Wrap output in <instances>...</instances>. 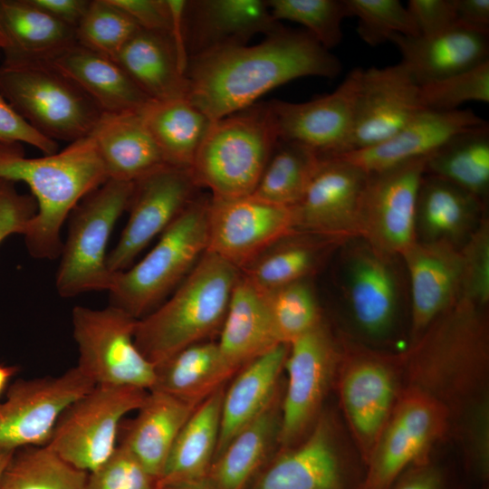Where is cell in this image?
Instances as JSON below:
<instances>
[{
  "label": "cell",
  "instance_id": "1",
  "mask_svg": "<svg viewBox=\"0 0 489 489\" xmlns=\"http://www.w3.org/2000/svg\"><path fill=\"white\" fill-rule=\"evenodd\" d=\"M404 388L446 411L465 462L489 463V322L485 306L460 295L403 352Z\"/></svg>",
  "mask_w": 489,
  "mask_h": 489
},
{
  "label": "cell",
  "instance_id": "2",
  "mask_svg": "<svg viewBox=\"0 0 489 489\" xmlns=\"http://www.w3.org/2000/svg\"><path fill=\"white\" fill-rule=\"evenodd\" d=\"M341 62L307 31L282 26L254 45L189 58L187 98L211 120L254 105L271 90L302 77L333 79Z\"/></svg>",
  "mask_w": 489,
  "mask_h": 489
},
{
  "label": "cell",
  "instance_id": "3",
  "mask_svg": "<svg viewBox=\"0 0 489 489\" xmlns=\"http://www.w3.org/2000/svg\"><path fill=\"white\" fill-rule=\"evenodd\" d=\"M0 179L25 183L37 211L22 235L35 259L59 258L61 230L76 205L109 177L91 133L62 151L27 158L20 143H0Z\"/></svg>",
  "mask_w": 489,
  "mask_h": 489
},
{
  "label": "cell",
  "instance_id": "4",
  "mask_svg": "<svg viewBox=\"0 0 489 489\" xmlns=\"http://www.w3.org/2000/svg\"><path fill=\"white\" fill-rule=\"evenodd\" d=\"M241 272L206 252L156 310L137 321L134 340L155 366L220 332Z\"/></svg>",
  "mask_w": 489,
  "mask_h": 489
},
{
  "label": "cell",
  "instance_id": "5",
  "mask_svg": "<svg viewBox=\"0 0 489 489\" xmlns=\"http://www.w3.org/2000/svg\"><path fill=\"white\" fill-rule=\"evenodd\" d=\"M279 139L268 103L213 120L190 167L215 199L250 196Z\"/></svg>",
  "mask_w": 489,
  "mask_h": 489
},
{
  "label": "cell",
  "instance_id": "6",
  "mask_svg": "<svg viewBox=\"0 0 489 489\" xmlns=\"http://www.w3.org/2000/svg\"><path fill=\"white\" fill-rule=\"evenodd\" d=\"M211 197H196L137 264L115 273L110 305L139 320L161 305L207 250Z\"/></svg>",
  "mask_w": 489,
  "mask_h": 489
},
{
  "label": "cell",
  "instance_id": "7",
  "mask_svg": "<svg viewBox=\"0 0 489 489\" xmlns=\"http://www.w3.org/2000/svg\"><path fill=\"white\" fill-rule=\"evenodd\" d=\"M0 93L36 130L70 143L90 135L103 111L71 78L43 62L3 61Z\"/></svg>",
  "mask_w": 489,
  "mask_h": 489
},
{
  "label": "cell",
  "instance_id": "8",
  "mask_svg": "<svg viewBox=\"0 0 489 489\" xmlns=\"http://www.w3.org/2000/svg\"><path fill=\"white\" fill-rule=\"evenodd\" d=\"M334 385L346 429L363 467L405 387L403 353L340 340Z\"/></svg>",
  "mask_w": 489,
  "mask_h": 489
},
{
  "label": "cell",
  "instance_id": "9",
  "mask_svg": "<svg viewBox=\"0 0 489 489\" xmlns=\"http://www.w3.org/2000/svg\"><path fill=\"white\" fill-rule=\"evenodd\" d=\"M132 191L131 182L108 179L72 209L55 277L60 296L110 289L114 273L107 265V245Z\"/></svg>",
  "mask_w": 489,
  "mask_h": 489
},
{
  "label": "cell",
  "instance_id": "10",
  "mask_svg": "<svg viewBox=\"0 0 489 489\" xmlns=\"http://www.w3.org/2000/svg\"><path fill=\"white\" fill-rule=\"evenodd\" d=\"M137 319L108 305L102 309L75 306L72 322L77 344V367L95 385L150 390L156 367L138 349Z\"/></svg>",
  "mask_w": 489,
  "mask_h": 489
},
{
  "label": "cell",
  "instance_id": "11",
  "mask_svg": "<svg viewBox=\"0 0 489 489\" xmlns=\"http://www.w3.org/2000/svg\"><path fill=\"white\" fill-rule=\"evenodd\" d=\"M450 434L445 408L425 393L404 388L364 464L359 489H390L407 470L430 461L433 448Z\"/></svg>",
  "mask_w": 489,
  "mask_h": 489
},
{
  "label": "cell",
  "instance_id": "12",
  "mask_svg": "<svg viewBox=\"0 0 489 489\" xmlns=\"http://www.w3.org/2000/svg\"><path fill=\"white\" fill-rule=\"evenodd\" d=\"M254 489H359L361 462L349 433L322 411L296 445L279 448Z\"/></svg>",
  "mask_w": 489,
  "mask_h": 489
},
{
  "label": "cell",
  "instance_id": "13",
  "mask_svg": "<svg viewBox=\"0 0 489 489\" xmlns=\"http://www.w3.org/2000/svg\"><path fill=\"white\" fill-rule=\"evenodd\" d=\"M148 391L94 386L63 410L46 445L76 468L94 472L116 450L122 418L140 407Z\"/></svg>",
  "mask_w": 489,
  "mask_h": 489
},
{
  "label": "cell",
  "instance_id": "14",
  "mask_svg": "<svg viewBox=\"0 0 489 489\" xmlns=\"http://www.w3.org/2000/svg\"><path fill=\"white\" fill-rule=\"evenodd\" d=\"M340 354V340L323 321L288 345L279 448L302 440L322 413L324 400L335 382Z\"/></svg>",
  "mask_w": 489,
  "mask_h": 489
},
{
  "label": "cell",
  "instance_id": "15",
  "mask_svg": "<svg viewBox=\"0 0 489 489\" xmlns=\"http://www.w3.org/2000/svg\"><path fill=\"white\" fill-rule=\"evenodd\" d=\"M427 158L368 175L359 209L358 235L386 255L401 254L416 241L417 198Z\"/></svg>",
  "mask_w": 489,
  "mask_h": 489
},
{
  "label": "cell",
  "instance_id": "16",
  "mask_svg": "<svg viewBox=\"0 0 489 489\" xmlns=\"http://www.w3.org/2000/svg\"><path fill=\"white\" fill-rule=\"evenodd\" d=\"M94 386L77 366L59 376L15 380L0 402V448L46 445L63 410Z\"/></svg>",
  "mask_w": 489,
  "mask_h": 489
},
{
  "label": "cell",
  "instance_id": "17",
  "mask_svg": "<svg viewBox=\"0 0 489 489\" xmlns=\"http://www.w3.org/2000/svg\"><path fill=\"white\" fill-rule=\"evenodd\" d=\"M190 168L166 166L135 181L128 222L107 255L110 272L129 268L138 255L159 236L197 197Z\"/></svg>",
  "mask_w": 489,
  "mask_h": 489
},
{
  "label": "cell",
  "instance_id": "18",
  "mask_svg": "<svg viewBox=\"0 0 489 489\" xmlns=\"http://www.w3.org/2000/svg\"><path fill=\"white\" fill-rule=\"evenodd\" d=\"M295 231L293 206L270 204L251 195L210 197L206 252L240 272L267 247Z\"/></svg>",
  "mask_w": 489,
  "mask_h": 489
},
{
  "label": "cell",
  "instance_id": "19",
  "mask_svg": "<svg viewBox=\"0 0 489 489\" xmlns=\"http://www.w3.org/2000/svg\"><path fill=\"white\" fill-rule=\"evenodd\" d=\"M361 69H353L331 93L309 101L267 102L279 139L302 144L322 158L349 151Z\"/></svg>",
  "mask_w": 489,
  "mask_h": 489
},
{
  "label": "cell",
  "instance_id": "20",
  "mask_svg": "<svg viewBox=\"0 0 489 489\" xmlns=\"http://www.w3.org/2000/svg\"><path fill=\"white\" fill-rule=\"evenodd\" d=\"M423 110L419 85L401 62L361 69L349 151L386 140Z\"/></svg>",
  "mask_w": 489,
  "mask_h": 489
},
{
  "label": "cell",
  "instance_id": "21",
  "mask_svg": "<svg viewBox=\"0 0 489 489\" xmlns=\"http://www.w3.org/2000/svg\"><path fill=\"white\" fill-rule=\"evenodd\" d=\"M368 174L337 158H322L301 201L293 206L298 232L334 241L358 235Z\"/></svg>",
  "mask_w": 489,
  "mask_h": 489
},
{
  "label": "cell",
  "instance_id": "22",
  "mask_svg": "<svg viewBox=\"0 0 489 489\" xmlns=\"http://www.w3.org/2000/svg\"><path fill=\"white\" fill-rule=\"evenodd\" d=\"M401 255L410 281L411 343L460 296L463 259L445 239L416 240Z\"/></svg>",
  "mask_w": 489,
  "mask_h": 489
},
{
  "label": "cell",
  "instance_id": "23",
  "mask_svg": "<svg viewBox=\"0 0 489 489\" xmlns=\"http://www.w3.org/2000/svg\"><path fill=\"white\" fill-rule=\"evenodd\" d=\"M485 123L486 120L471 110H423L386 140L335 157L368 175L374 174L409 160L427 158L455 136Z\"/></svg>",
  "mask_w": 489,
  "mask_h": 489
},
{
  "label": "cell",
  "instance_id": "24",
  "mask_svg": "<svg viewBox=\"0 0 489 489\" xmlns=\"http://www.w3.org/2000/svg\"><path fill=\"white\" fill-rule=\"evenodd\" d=\"M189 58L247 44L258 34L269 35L283 25L264 0H192L186 9Z\"/></svg>",
  "mask_w": 489,
  "mask_h": 489
},
{
  "label": "cell",
  "instance_id": "25",
  "mask_svg": "<svg viewBox=\"0 0 489 489\" xmlns=\"http://www.w3.org/2000/svg\"><path fill=\"white\" fill-rule=\"evenodd\" d=\"M346 271L347 299L355 324L370 338L392 329L398 312V288L386 254L367 244L354 250Z\"/></svg>",
  "mask_w": 489,
  "mask_h": 489
},
{
  "label": "cell",
  "instance_id": "26",
  "mask_svg": "<svg viewBox=\"0 0 489 489\" xmlns=\"http://www.w3.org/2000/svg\"><path fill=\"white\" fill-rule=\"evenodd\" d=\"M488 35L458 26L431 36L396 34L389 42L397 46L401 62L422 86L489 61Z\"/></svg>",
  "mask_w": 489,
  "mask_h": 489
},
{
  "label": "cell",
  "instance_id": "27",
  "mask_svg": "<svg viewBox=\"0 0 489 489\" xmlns=\"http://www.w3.org/2000/svg\"><path fill=\"white\" fill-rule=\"evenodd\" d=\"M199 404L149 390L136 417L124 427L120 445L159 479L180 430Z\"/></svg>",
  "mask_w": 489,
  "mask_h": 489
},
{
  "label": "cell",
  "instance_id": "28",
  "mask_svg": "<svg viewBox=\"0 0 489 489\" xmlns=\"http://www.w3.org/2000/svg\"><path fill=\"white\" fill-rule=\"evenodd\" d=\"M91 135L109 179L134 183L169 166L139 111L103 113Z\"/></svg>",
  "mask_w": 489,
  "mask_h": 489
},
{
  "label": "cell",
  "instance_id": "29",
  "mask_svg": "<svg viewBox=\"0 0 489 489\" xmlns=\"http://www.w3.org/2000/svg\"><path fill=\"white\" fill-rule=\"evenodd\" d=\"M77 83L103 113L139 111L150 99L112 59L77 42L44 61Z\"/></svg>",
  "mask_w": 489,
  "mask_h": 489
},
{
  "label": "cell",
  "instance_id": "30",
  "mask_svg": "<svg viewBox=\"0 0 489 489\" xmlns=\"http://www.w3.org/2000/svg\"><path fill=\"white\" fill-rule=\"evenodd\" d=\"M288 345L278 344L245 364L225 386L219 439L215 458L230 440L283 388L282 376Z\"/></svg>",
  "mask_w": 489,
  "mask_h": 489
},
{
  "label": "cell",
  "instance_id": "31",
  "mask_svg": "<svg viewBox=\"0 0 489 489\" xmlns=\"http://www.w3.org/2000/svg\"><path fill=\"white\" fill-rule=\"evenodd\" d=\"M217 344L225 360L236 370L283 344L276 336L264 294L242 273L234 288Z\"/></svg>",
  "mask_w": 489,
  "mask_h": 489
},
{
  "label": "cell",
  "instance_id": "32",
  "mask_svg": "<svg viewBox=\"0 0 489 489\" xmlns=\"http://www.w3.org/2000/svg\"><path fill=\"white\" fill-rule=\"evenodd\" d=\"M76 42L74 28L30 0H0V49L4 61H44Z\"/></svg>",
  "mask_w": 489,
  "mask_h": 489
},
{
  "label": "cell",
  "instance_id": "33",
  "mask_svg": "<svg viewBox=\"0 0 489 489\" xmlns=\"http://www.w3.org/2000/svg\"><path fill=\"white\" fill-rule=\"evenodd\" d=\"M225 386L203 400L183 426L158 479L161 489L185 487L209 471L219 439Z\"/></svg>",
  "mask_w": 489,
  "mask_h": 489
},
{
  "label": "cell",
  "instance_id": "34",
  "mask_svg": "<svg viewBox=\"0 0 489 489\" xmlns=\"http://www.w3.org/2000/svg\"><path fill=\"white\" fill-rule=\"evenodd\" d=\"M114 61L150 100L187 98V78L168 34L140 28Z\"/></svg>",
  "mask_w": 489,
  "mask_h": 489
},
{
  "label": "cell",
  "instance_id": "35",
  "mask_svg": "<svg viewBox=\"0 0 489 489\" xmlns=\"http://www.w3.org/2000/svg\"><path fill=\"white\" fill-rule=\"evenodd\" d=\"M283 388L225 446L212 464L216 489H244L267 456L279 447Z\"/></svg>",
  "mask_w": 489,
  "mask_h": 489
},
{
  "label": "cell",
  "instance_id": "36",
  "mask_svg": "<svg viewBox=\"0 0 489 489\" xmlns=\"http://www.w3.org/2000/svg\"><path fill=\"white\" fill-rule=\"evenodd\" d=\"M155 367L152 389L197 404L226 385L238 371L225 360L217 341L212 340L188 346Z\"/></svg>",
  "mask_w": 489,
  "mask_h": 489
},
{
  "label": "cell",
  "instance_id": "37",
  "mask_svg": "<svg viewBox=\"0 0 489 489\" xmlns=\"http://www.w3.org/2000/svg\"><path fill=\"white\" fill-rule=\"evenodd\" d=\"M139 113L167 164L190 168L213 120L187 98L150 100Z\"/></svg>",
  "mask_w": 489,
  "mask_h": 489
},
{
  "label": "cell",
  "instance_id": "38",
  "mask_svg": "<svg viewBox=\"0 0 489 489\" xmlns=\"http://www.w3.org/2000/svg\"><path fill=\"white\" fill-rule=\"evenodd\" d=\"M333 241L295 231L263 251L241 273L262 292L305 280Z\"/></svg>",
  "mask_w": 489,
  "mask_h": 489
},
{
  "label": "cell",
  "instance_id": "39",
  "mask_svg": "<svg viewBox=\"0 0 489 489\" xmlns=\"http://www.w3.org/2000/svg\"><path fill=\"white\" fill-rule=\"evenodd\" d=\"M444 178L481 202L489 187V126L464 131L427 158L426 174Z\"/></svg>",
  "mask_w": 489,
  "mask_h": 489
},
{
  "label": "cell",
  "instance_id": "40",
  "mask_svg": "<svg viewBox=\"0 0 489 489\" xmlns=\"http://www.w3.org/2000/svg\"><path fill=\"white\" fill-rule=\"evenodd\" d=\"M321 158L302 144L278 139L251 196L273 205L295 206Z\"/></svg>",
  "mask_w": 489,
  "mask_h": 489
},
{
  "label": "cell",
  "instance_id": "41",
  "mask_svg": "<svg viewBox=\"0 0 489 489\" xmlns=\"http://www.w3.org/2000/svg\"><path fill=\"white\" fill-rule=\"evenodd\" d=\"M480 205L478 198L458 186L425 175L418 193L417 221H421L429 240H449L465 231Z\"/></svg>",
  "mask_w": 489,
  "mask_h": 489
},
{
  "label": "cell",
  "instance_id": "42",
  "mask_svg": "<svg viewBox=\"0 0 489 489\" xmlns=\"http://www.w3.org/2000/svg\"><path fill=\"white\" fill-rule=\"evenodd\" d=\"M88 475L47 445L24 446L14 451L0 489H86Z\"/></svg>",
  "mask_w": 489,
  "mask_h": 489
},
{
  "label": "cell",
  "instance_id": "43",
  "mask_svg": "<svg viewBox=\"0 0 489 489\" xmlns=\"http://www.w3.org/2000/svg\"><path fill=\"white\" fill-rule=\"evenodd\" d=\"M263 293L283 344L289 345L322 321L316 295L306 279Z\"/></svg>",
  "mask_w": 489,
  "mask_h": 489
},
{
  "label": "cell",
  "instance_id": "44",
  "mask_svg": "<svg viewBox=\"0 0 489 489\" xmlns=\"http://www.w3.org/2000/svg\"><path fill=\"white\" fill-rule=\"evenodd\" d=\"M276 21L287 20L304 26L325 49L342 40V22L351 17L347 0H266Z\"/></svg>",
  "mask_w": 489,
  "mask_h": 489
},
{
  "label": "cell",
  "instance_id": "45",
  "mask_svg": "<svg viewBox=\"0 0 489 489\" xmlns=\"http://www.w3.org/2000/svg\"><path fill=\"white\" fill-rule=\"evenodd\" d=\"M139 29L135 21L110 0H92L75 29L76 41L114 60Z\"/></svg>",
  "mask_w": 489,
  "mask_h": 489
},
{
  "label": "cell",
  "instance_id": "46",
  "mask_svg": "<svg viewBox=\"0 0 489 489\" xmlns=\"http://www.w3.org/2000/svg\"><path fill=\"white\" fill-rule=\"evenodd\" d=\"M351 17L358 19L357 32L371 46L389 41L393 35L419 36L417 27L398 0H347Z\"/></svg>",
  "mask_w": 489,
  "mask_h": 489
},
{
  "label": "cell",
  "instance_id": "47",
  "mask_svg": "<svg viewBox=\"0 0 489 489\" xmlns=\"http://www.w3.org/2000/svg\"><path fill=\"white\" fill-rule=\"evenodd\" d=\"M425 110L449 111L468 101L489 102V61L442 80L419 86Z\"/></svg>",
  "mask_w": 489,
  "mask_h": 489
},
{
  "label": "cell",
  "instance_id": "48",
  "mask_svg": "<svg viewBox=\"0 0 489 489\" xmlns=\"http://www.w3.org/2000/svg\"><path fill=\"white\" fill-rule=\"evenodd\" d=\"M86 489H161L150 475L122 446L97 470L88 475Z\"/></svg>",
  "mask_w": 489,
  "mask_h": 489
},
{
  "label": "cell",
  "instance_id": "49",
  "mask_svg": "<svg viewBox=\"0 0 489 489\" xmlns=\"http://www.w3.org/2000/svg\"><path fill=\"white\" fill-rule=\"evenodd\" d=\"M463 277L460 295L485 306L489 301V227L483 223L461 251Z\"/></svg>",
  "mask_w": 489,
  "mask_h": 489
},
{
  "label": "cell",
  "instance_id": "50",
  "mask_svg": "<svg viewBox=\"0 0 489 489\" xmlns=\"http://www.w3.org/2000/svg\"><path fill=\"white\" fill-rule=\"evenodd\" d=\"M36 211L33 196L20 194L14 182L0 179V244L12 235H22Z\"/></svg>",
  "mask_w": 489,
  "mask_h": 489
},
{
  "label": "cell",
  "instance_id": "51",
  "mask_svg": "<svg viewBox=\"0 0 489 489\" xmlns=\"http://www.w3.org/2000/svg\"><path fill=\"white\" fill-rule=\"evenodd\" d=\"M407 8L419 36H431L461 26L456 0H409Z\"/></svg>",
  "mask_w": 489,
  "mask_h": 489
},
{
  "label": "cell",
  "instance_id": "52",
  "mask_svg": "<svg viewBox=\"0 0 489 489\" xmlns=\"http://www.w3.org/2000/svg\"><path fill=\"white\" fill-rule=\"evenodd\" d=\"M26 143L43 155L58 151V144L30 125L0 93V143Z\"/></svg>",
  "mask_w": 489,
  "mask_h": 489
},
{
  "label": "cell",
  "instance_id": "53",
  "mask_svg": "<svg viewBox=\"0 0 489 489\" xmlns=\"http://www.w3.org/2000/svg\"><path fill=\"white\" fill-rule=\"evenodd\" d=\"M129 15L144 30L167 33L170 31V12L167 0H110Z\"/></svg>",
  "mask_w": 489,
  "mask_h": 489
},
{
  "label": "cell",
  "instance_id": "54",
  "mask_svg": "<svg viewBox=\"0 0 489 489\" xmlns=\"http://www.w3.org/2000/svg\"><path fill=\"white\" fill-rule=\"evenodd\" d=\"M390 489H445L442 471L430 461L407 470Z\"/></svg>",
  "mask_w": 489,
  "mask_h": 489
},
{
  "label": "cell",
  "instance_id": "55",
  "mask_svg": "<svg viewBox=\"0 0 489 489\" xmlns=\"http://www.w3.org/2000/svg\"><path fill=\"white\" fill-rule=\"evenodd\" d=\"M53 18L76 29L91 1L88 0H30Z\"/></svg>",
  "mask_w": 489,
  "mask_h": 489
},
{
  "label": "cell",
  "instance_id": "56",
  "mask_svg": "<svg viewBox=\"0 0 489 489\" xmlns=\"http://www.w3.org/2000/svg\"><path fill=\"white\" fill-rule=\"evenodd\" d=\"M461 26L489 34V0H456Z\"/></svg>",
  "mask_w": 489,
  "mask_h": 489
},
{
  "label": "cell",
  "instance_id": "57",
  "mask_svg": "<svg viewBox=\"0 0 489 489\" xmlns=\"http://www.w3.org/2000/svg\"><path fill=\"white\" fill-rule=\"evenodd\" d=\"M16 371V367L0 365V393Z\"/></svg>",
  "mask_w": 489,
  "mask_h": 489
},
{
  "label": "cell",
  "instance_id": "58",
  "mask_svg": "<svg viewBox=\"0 0 489 489\" xmlns=\"http://www.w3.org/2000/svg\"><path fill=\"white\" fill-rule=\"evenodd\" d=\"M14 450L0 448V480L2 474Z\"/></svg>",
  "mask_w": 489,
  "mask_h": 489
},
{
  "label": "cell",
  "instance_id": "59",
  "mask_svg": "<svg viewBox=\"0 0 489 489\" xmlns=\"http://www.w3.org/2000/svg\"><path fill=\"white\" fill-rule=\"evenodd\" d=\"M163 489H183V488H180V487H170V488H163Z\"/></svg>",
  "mask_w": 489,
  "mask_h": 489
}]
</instances>
